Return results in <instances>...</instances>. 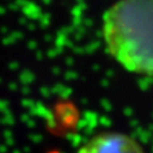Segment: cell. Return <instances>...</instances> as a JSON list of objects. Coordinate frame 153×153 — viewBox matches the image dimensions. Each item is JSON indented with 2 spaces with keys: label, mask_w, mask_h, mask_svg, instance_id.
Segmentation results:
<instances>
[{
  "label": "cell",
  "mask_w": 153,
  "mask_h": 153,
  "mask_svg": "<svg viewBox=\"0 0 153 153\" xmlns=\"http://www.w3.org/2000/svg\"><path fill=\"white\" fill-rule=\"evenodd\" d=\"M105 49L126 71L153 76V0H118L102 17Z\"/></svg>",
  "instance_id": "obj_1"
},
{
  "label": "cell",
  "mask_w": 153,
  "mask_h": 153,
  "mask_svg": "<svg viewBox=\"0 0 153 153\" xmlns=\"http://www.w3.org/2000/svg\"><path fill=\"white\" fill-rule=\"evenodd\" d=\"M77 153H145L135 138L117 131H104L91 137Z\"/></svg>",
  "instance_id": "obj_2"
}]
</instances>
